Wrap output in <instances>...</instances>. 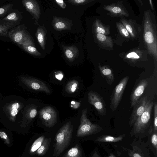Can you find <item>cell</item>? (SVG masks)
I'll return each instance as SVG.
<instances>
[{
	"instance_id": "obj_1",
	"label": "cell",
	"mask_w": 157,
	"mask_h": 157,
	"mask_svg": "<svg viewBox=\"0 0 157 157\" xmlns=\"http://www.w3.org/2000/svg\"><path fill=\"white\" fill-rule=\"evenodd\" d=\"M154 102L148 100L145 110L137 119L130 132L131 136L136 139L148 137L153 132V127L150 125L151 117Z\"/></svg>"
},
{
	"instance_id": "obj_2",
	"label": "cell",
	"mask_w": 157,
	"mask_h": 157,
	"mask_svg": "<svg viewBox=\"0 0 157 157\" xmlns=\"http://www.w3.org/2000/svg\"><path fill=\"white\" fill-rule=\"evenodd\" d=\"M73 127L71 121L67 122L59 130L55 138L54 155L58 157L69 146L72 138Z\"/></svg>"
},
{
	"instance_id": "obj_3",
	"label": "cell",
	"mask_w": 157,
	"mask_h": 157,
	"mask_svg": "<svg viewBox=\"0 0 157 157\" xmlns=\"http://www.w3.org/2000/svg\"><path fill=\"white\" fill-rule=\"evenodd\" d=\"M144 38L149 53L157 59V33L156 28L148 12L145 14Z\"/></svg>"
},
{
	"instance_id": "obj_4",
	"label": "cell",
	"mask_w": 157,
	"mask_h": 157,
	"mask_svg": "<svg viewBox=\"0 0 157 157\" xmlns=\"http://www.w3.org/2000/svg\"><path fill=\"white\" fill-rule=\"evenodd\" d=\"M9 38L17 45L34 46L33 40L25 25H19L10 29L8 32Z\"/></svg>"
},
{
	"instance_id": "obj_5",
	"label": "cell",
	"mask_w": 157,
	"mask_h": 157,
	"mask_svg": "<svg viewBox=\"0 0 157 157\" xmlns=\"http://www.w3.org/2000/svg\"><path fill=\"white\" fill-rule=\"evenodd\" d=\"M86 109L82 111L80 123L76 133L77 136L83 137L91 135H95L101 132L102 129L99 125L92 123L87 118Z\"/></svg>"
},
{
	"instance_id": "obj_6",
	"label": "cell",
	"mask_w": 157,
	"mask_h": 157,
	"mask_svg": "<svg viewBox=\"0 0 157 157\" xmlns=\"http://www.w3.org/2000/svg\"><path fill=\"white\" fill-rule=\"evenodd\" d=\"M132 149H129V157H153L151 155L149 147L147 142L141 139L135 138L131 144Z\"/></svg>"
},
{
	"instance_id": "obj_7",
	"label": "cell",
	"mask_w": 157,
	"mask_h": 157,
	"mask_svg": "<svg viewBox=\"0 0 157 157\" xmlns=\"http://www.w3.org/2000/svg\"><path fill=\"white\" fill-rule=\"evenodd\" d=\"M129 79V76L123 78L115 87L111 96L110 108L112 111L118 107Z\"/></svg>"
},
{
	"instance_id": "obj_8",
	"label": "cell",
	"mask_w": 157,
	"mask_h": 157,
	"mask_svg": "<svg viewBox=\"0 0 157 157\" xmlns=\"http://www.w3.org/2000/svg\"><path fill=\"white\" fill-rule=\"evenodd\" d=\"M39 117L43 124L48 127H52L57 122L56 112L51 106H46L41 109Z\"/></svg>"
},
{
	"instance_id": "obj_9",
	"label": "cell",
	"mask_w": 157,
	"mask_h": 157,
	"mask_svg": "<svg viewBox=\"0 0 157 157\" xmlns=\"http://www.w3.org/2000/svg\"><path fill=\"white\" fill-rule=\"evenodd\" d=\"M88 99L89 103L95 107L99 114L106 115V105L102 97L97 92L91 91L88 94Z\"/></svg>"
},
{
	"instance_id": "obj_10",
	"label": "cell",
	"mask_w": 157,
	"mask_h": 157,
	"mask_svg": "<svg viewBox=\"0 0 157 157\" xmlns=\"http://www.w3.org/2000/svg\"><path fill=\"white\" fill-rule=\"evenodd\" d=\"M147 100V97H142L139 99L134 106L129 118V127H131L134 125L137 119L144 112Z\"/></svg>"
},
{
	"instance_id": "obj_11",
	"label": "cell",
	"mask_w": 157,
	"mask_h": 157,
	"mask_svg": "<svg viewBox=\"0 0 157 157\" xmlns=\"http://www.w3.org/2000/svg\"><path fill=\"white\" fill-rule=\"evenodd\" d=\"M22 82L27 87L32 89L40 91H43L49 94L50 91L46 85L43 82L33 78L22 77Z\"/></svg>"
},
{
	"instance_id": "obj_12",
	"label": "cell",
	"mask_w": 157,
	"mask_h": 157,
	"mask_svg": "<svg viewBox=\"0 0 157 157\" xmlns=\"http://www.w3.org/2000/svg\"><path fill=\"white\" fill-rule=\"evenodd\" d=\"M148 83L147 79L142 80L135 88L131 96V108L133 107L140 98Z\"/></svg>"
},
{
	"instance_id": "obj_13",
	"label": "cell",
	"mask_w": 157,
	"mask_h": 157,
	"mask_svg": "<svg viewBox=\"0 0 157 157\" xmlns=\"http://www.w3.org/2000/svg\"><path fill=\"white\" fill-rule=\"evenodd\" d=\"M52 25L55 30L61 31L69 30L73 25L71 20L56 16L53 17Z\"/></svg>"
},
{
	"instance_id": "obj_14",
	"label": "cell",
	"mask_w": 157,
	"mask_h": 157,
	"mask_svg": "<svg viewBox=\"0 0 157 157\" xmlns=\"http://www.w3.org/2000/svg\"><path fill=\"white\" fill-rule=\"evenodd\" d=\"M21 1L26 10L36 20L38 21L40 15V10L37 1L35 0H22Z\"/></svg>"
},
{
	"instance_id": "obj_15",
	"label": "cell",
	"mask_w": 157,
	"mask_h": 157,
	"mask_svg": "<svg viewBox=\"0 0 157 157\" xmlns=\"http://www.w3.org/2000/svg\"><path fill=\"white\" fill-rule=\"evenodd\" d=\"M62 47L65 57L69 62H73L78 57L79 52L76 46H66L63 45Z\"/></svg>"
},
{
	"instance_id": "obj_16",
	"label": "cell",
	"mask_w": 157,
	"mask_h": 157,
	"mask_svg": "<svg viewBox=\"0 0 157 157\" xmlns=\"http://www.w3.org/2000/svg\"><path fill=\"white\" fill-rule=\"evenodd\" d=\"M23 17L20 12L17 9H11L7 15L0 20L9 22L21 23Z\"/></svg>"
},
{
	"instance_id": "obj_17",
	"label": "cell",
	"mask_w": 157,
	"mask_h": 157,
	"mask_svg": "<svg viewBox=\"0 0 157 157\" xmlns=\"http://www.w3.org/2000/svg\"><path fill=\"white\" fill-rule=\"evenodd\" d=\"M20 24V23L9 22L0 20V36L8 37L9 31Z\"/></svg>"
},
{
	"instance_id": "obj_18",
	"label": "cell",
	"mask_w": 157,
	"mask_h": 157,
	"mask_svg": "<svg viewBox=\"0 0 157 157\" xmlns=\"http://www.w3.org/2000/svg\"><path fill=\"white\" fill-rule=\"evenodd\" d=\"M47 31L43 26L37 28L35 35L38 41L43 50H44Z\"/></svg>"
},
{
	"instance_id": "obj_19",
	"label": "cell",
	"mask_w": 157,
	"mask_h": 157,
	"mask_svg": "<svg viewBox=\"0 0 157 157\" xmlns=\"http://www.w3.org/2000/svg\"><path fill=\"white\" fill-rule=\"evenodd\" d=\"M99 68L101 74L106 78L107 83L111 84L114 80V75L112 70L106 66L99 65Z\"/></svg>"
},
{
	"instance_id": "obj_20",
	"label": "cell",
	"mask_w": 157,
	"mask_h": 157,
	"mask_svg": "<svg viewBox=\"0 0 157 157\" xmlns=\"http://www.w3.org/2000/svg\"><path fill=\"white\" fill-rule=\"evenodd\" d=\"M125 136L124 134L117 137L103 135L98 137L95 141L99 142H117L122 140Z\"/></svg>"
},
{
	"instance_id": "obj_21",
	"label": "cell",
	"mask_w": 157,
	"mask_h": 157,
	"mask_svg": "<svg viewBox=\"0 0 157 157\" xmlns=\"http://www.w3.org/2000/svg\"><path fill=\"white\" fill-rule=\"evenodd\" d=\"M148 136V139L147 142L149 147L152 151L155 157H157V132H153Z\"/></svg>"
},
{
	"instance_id": "obj_22",
	"label": "cell",
	"mask_w": 157,
	"mask_h": 157,
	"mask_svg": "<svg viewBox=\"0 0 157 157\" xmlns=\"http://www.w3.org/2000/svg\"><path fill=\"white\" fill-rule=\"evenodd\" d=\"M20 107V104L18 102H13L8 106V113L11 121H14L15 117L17 114Z\"/></svg>"
},
{
	"instance_id": "obj_23",
	"label": "cell",
	"mask_w": 157,
	"mask_h": 157,
	"mask_svg": "<svg viewBox=\"0 0 157 157\" xmlns=\"http://www.w3.org/2000/svg\"><path fill=\"white\" fill-rule=\"evenodd\" d=\"M94 29L96 33L106 35L109 33V29L106 27L98 19L95 21L94 24Z\"/></svg>"
},
{
	"instance_id": "obj_24",
	"label": "cell",
	"mask_w": 157,
	"mask_h": 157,
	"mask_svg": "<svg viewBox=\"0 0 157 157\" xmlns=\"http://www.w3.org/2000/svg\"><path fill=\"white\" fill-rule=\"evenodd\" d=\"M105 8L106 10L109 11L114 15H125L127 13L124 9L120 6H115L111 5L105 6Z\"/></svg>"
},
{
	"instance_id": "obj_25",
	"label": "cell",
	"mask_w": 157,
	"mask_h": 157,
	"mask_svg": "<svg viewBox=\"0 0 157 157\" xmlns=\"http://www.w3.org/2000/svg\"><path fill=\"white\" fill-rule=\"evenodd\" d=\"M96 38L101 44L106 46L110 47H113V43L110 37L107 36L103 34L96 33Z\"/></svg>"
},
{
	"instance_id": "obj_26",
	"label": "cell",
	"mask_w": 157,
	"mask_h": 157,
	"mask_svg": "<svg viewBox=\"0 0 157 157\" xmlns=\"http://www.w3.org/2000/svg\"><path fill=\"white\" fill-rule=\"evenodd\" d=\"M51 140L46 138L45 139L43 143L36 151L37 155L43 156L45 155L48 150L50 143Z\"/></svg>"
},
{
	"instance_id": "obj_27",
	"label": "cell",
	"mask_w": 157,
	"mask_h": 157,
	"mask_svg": "<svg viewBox=\"0 0 157 157\" xmlns=\"http://www.w3.org/2000/svg\"><path fill=\"white\" fill-rule=\"evenodd\" d=\"M82 151L79 146H76L70 149L63 157H81Z\"/></svg>"
},
{
	"instance_id": "obj_28",
	"label": "cell",
	"mask_w": 157,
	"mask_h": 157,
	"mask_svg": "<svg viewBox=\"0 0 157 157\" xmlns=\"http://www.w3.org/2000/svg\"><path fill=\"white\" fill-rule=\"evenodd\" d=\"M79 85L78 82L76 80H72L69 81L65 86V90L68 94L74 93L77 90Z\"/></svg>"
},
{
	"instance_id": "obj_29",
	"label": "cell",
	"mask_w": 157,
	"mask_h": 157,
	"mask_svg": "<svg viewBox=\"0 0 157 157\" xmlns=\"http://www.w3.org/2000/svg\"><path fill=\"white\" fill-rule=\"evenodd\" d=\"M17 45L32 55L36 56H41V53L39 52L34 46L21 44H18Z\"/></svg>"
},
{
	"instance_id": "obj_30",
	"label": "cell",
	"mask_w": 157,
	"mask_h": 157,
	"mask_svg": "<svg viewBox=\"0 0 157 157\" xmlns=\"http://www.w3.org/2000/svg\"><path fill=\"white\" fill-rule=\"evenodd\" d=\"M44 136L42 135L37 139L33 143L31 147L29 153L33 154L40 147L45 139Z\"/></svg>"
},
{
	"instance_id": "obj_31",
	"label": "cell",
	"mask_w": 157,
	"mask_h": 157,
	"mask_svg": "<svg viewBox=\"0 0 157 157\" xmlns=\"http://www.w3.org/2000/svg\"><path fill=\"white\" fill-rule=\"evenodd\" d=\"M121 21L123 25L124 26L132 37H135L136 34V33L134 27L129 22L124 19H122Z\"/></svg>"
},
{
	"instance_id": "obj_32",
	"label": "cell",
	"mask_w": 157,
	"mask_h": 157,
	"mask_svg": "<svg viewBox=\"0 0 157 157\" xmlns=\"http://www.w3.org/2000/svg\"><path fill=\"white\" fill-rule=\"evenodd\" d=\"M13 5L12 3H9L0 7V17H2L6 15L8 12L12 9Z\"/></svg>"
},
{
	"instance_id": "obj_33",
	"label": "cell",
	"mask_w": 157,
	"mask_h": 157,
	"mask_svg": "<svg viewBox=\"0 0 157 157\" xmlns=\"http://www.w3.org/2000/svg\"><path fill=\"white\" fill-rule=\"evenodd\" d=\"M117 25L121 34L126 37L128 38L130 37L129 33L122 24L121 23L118 22L117 23Z\"/></svg>"
},
{
	"instance_id": "obj_34",
	"label": "cell",
	"mask_w": 157,
	"mask_h": 157,
	"mask_svg": "<svg viewBox=\"0 0 157 157\" xmlns=\"http://www.w3.org/2000/svg\"><path fill=\"white\" fill-rule=\"evenodd\" d=\"M93 1V0H68L67 2L74 5L81 6Z\"/></svg>"
},
{
	"instance_id": "obj_35",
	"label": "cell",
	"mask_w": 157,
	"mask_h": 157,
	"mask_svg": "<svg viewBox=\"0 0 157 157\" xmlns=\"http://www.w3.org/2000/svg\"><path fill=\"white\" fill-rule=\"evenodd\" d=\"M154 116L153 130V131L157 132V104L156 102L154 104Z\"/></svg>"
},
{
	"instance_id": "obj_36",
	"label": "cell",
	"mask_w": 157,
	"mask_h": 157,
	"mask_svg": "<svg viewBox=\"0 0 157 157\" xmlns=\"http://www.w3.org/2000/svg\"><path fill=\"white\" fill-rule=\"evenodd\" d=\"M37 113L36 109L35 108H31L28 113V117L31 119L34 118L36 116Z\"/></svg>"
},
{
	"instance_id": "obj_37",
	"label": "cell",
	"mask_w": 157,
	"mask_h": 157,
	"mask_svg": "<svg viewBox=\"0 0 157 157\" xmlns=\"http://www.w3.org/2000/svg\"><path fill=\"white\" fill-rule=\"evenodd\" d=\"M0 137L3 139L7 144L9 145L10 144V140L5 132L0 131Z\"/></svg>"
},
{
	"instance_id": "obj_38",
	"label": "cell",
	"mask_w": 157,
	"mask_h": 157,
	"mask_svg": "<svg viewBox=\"0 0 157 157\" xmlns=\"http://www.w3.org/2000/svg\"><path fill=\"white\" fill-rule=\"evenodd\" d=\"M127 58L132 59H138L140 56L135 52H132L128 53L126 56Z\"/></svg>"
},
{
	"instance_id": "obj_39",
	"label": "cell",
	"mask_w": 157,
	"mask_h": 157,
	"mask_svg": "<svg viewBox=\"0 0 157 157\" xmlns=\"http://www.w3.org/2000/svg\"><path fill=\"white\" fill-rule=\"evenodd\" d=\"M55 1L62 8L64 9L66 8V4L63 0H56Z\"/></svg>"
},
{
	"instance_id": "obj_40",
	"label": "cell",
	"mask_w": 157,
	"mask_h": 157,
	"mask_svg": "<svg viewBox=\"0 0 157 157\" xmlns=\"http://www.w3.org/2000/svg\"><path fill=\"white\" fill-rule=\"evenodd\" d=\"M55 76L56 78L59 80H61L63 77V73L60 71L56 72Z\"/></svg>"
},
{
	"instance_id": "obj_41",
	"label": "cell",
	"mask_w": 157,
	"mask_h": 157,
	"mask_svg": "<svg viewBox=\"0 0 157 157\" xmlns=\"http://www.w3.org/2000/svg\"><path fill=\"white\" fill-rule=\"evenodd\" d=\"M92 157H101L98 152L96 151H95L94 152L92 155ZM108 157H116V156L112 153L110 154L109 156Z\"/></svg>"
},
{
	"instance_id": "obj_42",
	"label": "cell",
	"mask_w": 157,
	"mask_h": 157,
	"mask_svg": "<svg viewBox=\"0 0 157 157\" xmlns=\"http://www.w3.org/2000/svg\"></svg>"
}]
</instances>
